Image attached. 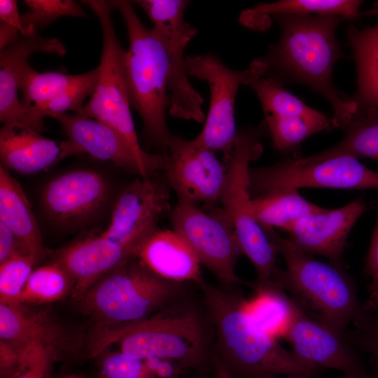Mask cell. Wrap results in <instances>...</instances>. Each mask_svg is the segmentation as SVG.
Instances as JSON below:
<instances>
[{
    "instance_id": "obj_1",
    "label": "cell",
    "mask_w": 378,
    "mask_h": 378,
    "mask_svg": "<svg viewBox=\"0 0 378 378\" xmlns=\"http://www.w3.org/2000/svg\"><path fill=\"white\" fill-rule=\"evenodd\" d=\"M279 41L262 57L267 64L263 76L300 83L318 93L331 105L334 127L346 129L358 112L354 99L343 97L333 84L332 74L342 52L335 32L342 19L330 15H278Z\"/></svg>"
},
{
    "instance_id": "obj_2",
    "label": "cell",
    "mask_w": 378,
    "mask_h": 378,
    "mask_svg": "<svg viewBox=\"0 0 378 378\" xmlns=\"http://www.w3.org/2000/svg\"><path fill=\"white\" fill-rule=\"evenodd\" d=\"M225 365L245 378H309L321 368L301 360L262 330L246 307V299L204 283L201 286Z\"/></svg>"
},
{
    "instance_id": "obj_3",
    "label": "cell",
    "mask_w": 378,
    "mask_h": 378,
    "mask_svg": "<svg viewBox=\"0 0 378 378\" xmlns=\"http://www.w3.org/2000/svg\"><path fill=\"white\" fill-rule=\"evenodd\" d=\"M265 232L286 265L271 279L307 315L344 335L367 310L354 280L342 267L314 259L274 229Z\"/></svg>"
},
{
    "instance_id": "obj_4",
    "label": "cell",
    "mask_w": 378,
    "mask_h": 378,
    "mask_svg": "<svg viewBox=\"0 0 378 378\" xmlns=\"http://www.w3.org/2000/svg\"><path fill=\"white\" fill-rule=\"evenodd\" d=\"M113 1L123 18L129 39L125 71L131 108L142 120L148 144L166 155L174 134L167 122L170 96L168 62L163 45L153 29L141 22L133 1Z\"/></svg>"
},
{
    "instance_id": "obj_5",
    "label": "cell",
    "mask_w": 378,
    "mask_h": 378,
    "mask_svg": "<svg viewBox=\"0 0 378 378\" xmlns=\"http://www.w3.org/2000/svg\"><path fill=\"white\" fill-rule=\"evenodd\" d=\"M99 19L102 32V51L97 67V78L88 102L76 113L99 120L115 130L136 155L144 177L164 170L166 158L152 154L141 146L131 113L125 71L126 52L120 43L112 21L113 1L85 0Z\"/></svg>"
},
{
    "instance_id": "obj_6",
    "label": "cell",
    "mask_w": 378,
    "mask_h": 378,
    "mask_svg": "<svg viewBox=\"0 0 378 378\" xmlns=\"http://www.w3.org/2000/svg\"><path fill=\"white\" fill-rule=\"evenodd\" d=\"M204 341L196 314L174 303L144 320L104 331L92 353L99 355L115 344L118 351L139 358H160L189 367L201 360Z\"/></svg>"
},
{
    "instance_id": "obj_7",
    "label": "cell",
    "mask_w": 378,
    "mask_h": 378,
    "mask_svg": "<svg viewBox=\"0 0 378 378\" xmlns=\"http://www.w3.org/2000/svg\"><path fill=\"white\" fill-rule=\"evenodd\" d=\"M180 284L160 277L134 258L99 279L83 296L82 304L103 323L127 326L175 303Z\"/></svg>"
},
{
    "instance_id": "obj_8",
    "label": "cell",
    "mask_w": 378,
    "mask_h": 378,
    "mask_svg": "<svg viewBox=\"0 0 378 378\" xmlns=\"http://www.w3.org/2000/svg\"><path fill=\"white\" fill-rule=\"evenodd\" d=\"M262 153L260 132L245 129L237 132L227 164L221 209L231 221L241 252L253 264L258 279L270 280L277 267L276 250L253 216L249 191L250 163Z\"/></svg>"
},
{
    "instance_id": "obj_9",
    "label": "cell",
    "mask_w": 378,
    "mask_h": 378,
    "mask_svg": "<svg viewBox=\"0 0 378 378\" xmlns=\"http://www.w3.org/2000/svg\"><path fill=\"white\" fill-rule=\"evenodd\" d=\"M186 69L189 77L208 84L210 94L204 127L194 140L215 153H223V161L227 163L238 132L234 116L238 90L241 85L263 76L267 64L261 57L254 59L247 69L237 70L226 66L218 55L209 52L186 56Z\"/></svg>"
},
{
    "instance_id": "obj_10",
    "label": "cell",
    "mask_w": 378,
    "mask_h": 378,
    "mask_svg": "<svg viewBox=\"0 0 378 378\" xmlns=\"http://www.w3.org/2000/svg\"><path fill=\"white\" fill-rule=\"evenodd\" d=\"M160 39L169 69V115L201 123L205 120L204 99L189 80L185 50L198 30L185 19L187 0H138Z\"/></svg>"
},
{
    "instance_id": "obj_11",
    "label": "cell",
    "mask_w": 378,
    "mask_h": 378,
    "mask_svg": "<svg viewBox=\"0 0 378 378\" xmlns=\"http://www.w3.org/2000/svg\"><path fill=\"white\" fill-rule=\"evenodd\" d=\"M302 188L378 189V172L348 155L316 161L286 159L271 166L250 168L251 197L276 190Z\"/></svg>"
},
{
    "instance_id": "obj_12",
    "label": "cell",
    "mask_w": 378,
    "mask_h": 378,
    "mask_svg": "<svg viewBox=\"0 0 378 378\" xmlns=\"http://www.w3.org/2000/svg\"><path fill=\"white\" fill-rule=\"evenodd\" d=\"M173 230L192 248L200 263L223 283H241L235 266L241 250L232 224L221 208L206 212L197 204L178 200L171 210Z\"/></svg>"
},
{
    "instance_id": "obj_13",
    "label": "cell",
    "mask_w": 378,
    "mask_h": 378,
    "mask_svg": "<svg viewBox=\"0 0 378 378\" xmlns=\"http://www.w3.org/2000/svg\"><path fill=\"white\" fill-rule=\"evenodd\" d=\"M167 181L178 199L198 204L220 202L227 164L194 139L173 136L166 155Z\"/></svg>"
},
{
    "instance_id": "obj_14",
    "label": "cell",
    "mask_w": 378,
    "mask_h": 378,
    "mask_svg": "<svg viewBox=\"0 0 378 378\" xmlns=\"http://www.w3.org/2000/svg\"><path fill=\"white\" fill-rule=\"evenodd\" d=\"M170 210L166 186L149 176L135 179L118 198L109 225L100 234L130 248L136 254L144 239Z\"/></svg>"
},
{
    "instance_id": "obj_15",
    "label": "cell",
    "mask_w": 378,
    "mask_h": 378,
    "mask_svg": "<svg viewBox=\"0 0 378 378\" xmlns=\"http://www.w3.org/2000/svg\"><path fill=\"white\" fill-rule=\"evenodd\" d=\"M304 362L342 372L344 377L369 378L357 349L346 337L307 315L298 305L284 337Z\"/></svg>"
},
{
    "instance_id": "obj_16",
    "label": "cell",
    "mask_w": 378,
    "mask_h": 378,
    "mask_svg": "<svg viewBox=\"0 0 378 378\" xmlns=\"http://www.w3.org/2000/svg\"><path fill=\"white\" fill-rule=\"evenodd\" d=\"M108 184L99 173L77 169L50 180L43 188L41 204L47 217L63 227L85 224L102 210Z\"/></svg>"
},
{
    "instance_id": "obj_17",
    "label": "cell",
    "mask_w": 378,
    "mask_h": 378,
    "mask_svg": "<svg viewBox=\"0 0 378 378\" xmlns=\"http://www.w3.org/2000/svg\"><path fill=\"white\" fill-rule=\"evenodd\" d=\"M365 209V203L357 199L342 207L302 217L282 231L303 252L324 256L342 267L348 235Z\"/></svg>"
},
{
    "instance_id": "obj_18",
    "label": "cell",
    "mask_w": 378,
    "mask_h": 378,
    "mask_svg": "<svg viewBox=\"0 0 378 378\" xmlns=\"http://www.w3.org/2000/svg\"><path fill=\"white\" fill-rule=\"evenodd\" d=\"M60 124L66 139L59 144L58 161L80 154H88L144 177L142 168L124 139L113 128L81 114L64 113L54 118Z\"/></svg>"
},
{
    "instance_id": "obj_19",
    "label": "cell",
    "mask_w": 378,
    "mask_h": 378,
    "mask_svg": "<svg viewBox=\"0 0 378 378\" xmlns=\"http://www.w3.org/2000/svg\"><path fill=\"white\" fill-rule=\"evenodd\" d=\"M62 56L66 48L57 38L41 36L36 31L21 35L14 43L0 50V121L20 124L34 130L33 122L18 97L19 78L29 57L36 52Z\"/></svg>"
},
{
    "instance_id": "obj_20",
    "label": "cell",
    "mask_w": 378,
    "mask_h": 378,
    "mask_svg": "<svg viewBox=\"0 0 378 378\" xmlns=\"http://www.w3.org/2000/svg\"><path fill=\"white\" fill-rule=\"evenodd\" d=\"M134 258L130 248L99 234L66 246L55 261L70 274L74 281L73 295L81 299L102 276Z\"/></svg>"
},
{
    "instance_id": "obj_21",
    "label": "cell",
    "mask_w": 378,
    "mask_h": 378,
    "mask_svg": "<svg viewBox=\"0 0 378 378\" xmlns=\"http://www.w3.org/2000/svg\"><path fill=\"white\" fill-rule=\"evenodd\" d=\"M136 258L169 281L204 284L200 261L183 237L174 230L156 227L140 244Z\"/></svg>"
},
{
    "instance_id": "obj_22",
    "label": "cell",
    "mask_w": 378,
    "mask_h": 378,
    "mask_svg": "<svg viewBox=\"0 0 378 378\" xmlns=\"http://www.w3.org/2000/svg\"><path fill=\"white\" fill-rule=\"evenodd\" d=\"M59 144L28 126L4 124L0 130L1 166L28 174L58 162Z\"/></svg>"
},
{
    "instance_id": "obj_23",
    "label": "cell",
    "mask_w": 378,
    "mask_h": 378,
    "mask_svg": "<svg viewBox=\"0 0 378 378\" xmlns=\"http://www.w3.org/2000/svg\"><path fill=\"white\" fill-rule=\"evenodd\" d=\"M0 221L16 236L22 251L37 261L44 253L31 206L21 185L0 166Z\"/></svg>"
},
{
    "instance_id": "obj_24",
    "label": "cell",
    "mask_w": 378,
    "mask_h": 378,
    "mask_svg": "<svg viewBox=\"0 0 378 378\" xmlns=\"http://www.w3.org/2000/svg\"><path fill=\"white\" fill-rule=\"evenodd\" d=\"M0 338L16 346L38 344L56 352L65 343L64 335L48 318L20 303H1Z\"/></svg>"
},
{
    "instance_id": "obj_25",
    "label": "cell",
    "mask_w": 378,
    "mask_h": 378,
    "mask_svg": "<svg viewBox=\"0 0 378 378\" xmlns=\"http://www.w3.org/2000/svg\"><path fill=\"white\" fill-rule=\"evenodd\" d=\"M378 14V2L370 10ZM357 70L358 108L378 110V22L364 29L351 26L347 29Z\"/></svg>"
},
{
    "instance_id": "obj_26",
    "label": "cell",
    "mask_w": 378,
    "mask_h": 378,
    "mask_svg": "<svg viewBox=\"0 0 378 378\" xmlns=\"http://www.w3.org/2000/svg\"><path fill=\"white\" fill-rule=\"evenodd\" d=\"M251 208L264 231L274 228L283 230L302 217L327 209L309 202L293 188L276 190L251 197Z\"/></svg>"
},
{
    "instance_id": "obj_27",
    "label": "cell",
    "mask_w": 378,
    "mask_h": 378,
    "mask_svg": "<svg viewBox=\"0 0 378 378\" xmlns=\"http://www.w3.org/2000/svg\"><path fill=\"white\" fill-rule=\"evenodd\" d=\"M255 295L246 307L255 323L275 339L283 338L298 307L272 279L254 285Z\"/></svg>"
},
{
    "instance_id": "obj_28",
    "label": "cell",
    "mask_w": 378,
    "mask_h": 378,
    "mask_svg": "<svg viewBox=\"0 0 378 378\" xmlns=\"http://www.w3.org/2000/svg\"><path fill=\"white\" fill-rule=\"evenodd\" d=\"M246 85L257 95L265 115V123L297 118L321 119L326 116L306 105L286 90L281 81L274 78L261 76Z\"/></svg>"
},
{
    "instance_id": "obj_29",
    "label": "cell",
    "mask_w": 378,
    "mask_h": 378,
    "mask_svg": "<svg viewBox=\"0 0 378 378\" xmlns=\"http://www.w3.org/2000/svg\"><path fill=\"white\" fill-rule=\"evenodd\" d=\"M80 74L69 75L61 72L38 73L28 63L19 78V90L22 92L21 103L29 113L34 130L41 133L46 130L43 121L35 114L36 109L74 85Z\"/></svg>"
},
{
    "instance_id": "obj_30",
    "label": "cell",
    "mask_w": 378,
    "mask_h": 378,
    "mask_svg": "<svg viewBox=\"0 0 378 378\" xmlns=\"http://www.w3.org/2000/svg\"><path fill=\"white\" fill-rule=\"evenodd\" d=\"M362 1L357 0H281L260 3L245 15L246 24L268 15H330L342 20H356L361 15Z\"/></svg>"
},
{
    "instance_id": "obj_31",
    "label": "cell",
    "mask_w": 378,
    "mask_h": 378,
    "mask_svg": "<svg viewBox=\"0 0 378 378\" xmlns=\"http://www.w3.org/2000/svg\"><path fill=\"white\" fill-rule=\"evenodd\" d=\"M340 155L378 160V110L367 109L364 113L358 112L345 130L341 141L306 158L316 161Z\"/></svg>"
},
{
    "instance_id": "obj_32",
    "label": "cell",
    "mask_w": 378,
    "mask_h": 378,
    "mask_svg": "<svg viewBox=\"0 0 378 378\" xmlns=\"http://www.w3.org/2000/svg\"><path fill=\"white\" fill-rule=\"evenodd\" d=\"M182 366L160 358H139L120 351L106 354L101 378H178Z\"/></svg>"
},
{
    "instance_id": "obj_33",
    "label": "cell",
    "mask_w": 378,
    "mask_h": 378,
    "mask_svg": "<svg viewBox=\"0 0 378 378\" xmlns=\"http://www.w3.org/2000/svg\"><path fill=\"white\" fill-rule=\"evenodd\" d=\"M74 281L57 262L40 267L31 272L15 303H48L59 300L73 291Z\"/></svg>"
},
{
    "instance_id": "obj_34",
    "label": "cell",
    "mask_w": 378,
    "mask_h": 378,
    "mask_svg": "<svg viewBox=\"0 0 378 378\" xmlns=\"http://www.w3.org/2000/svg\"><path fill=\"white\" fill-rule=\"evenodd\" d=\"M23 3L27 10L21 15V23L29 34L48 27L61 17L88 18L80 5L72 0H25Z\"/></svg>"
},
{
    "instance_id": "obj_35",
    "label": "cell",
    "mask_w": 378,
    "mask_h": 378,
    "mask_svg": "<svg viewBox=\"0 0 378 378\" xmlns=\"http://www.w3.org/2000/svg\"><path fill=\"white\" fill-rule=\"evenodd\" d=\"M97 78V68L80 74V79L74 85L36 110L37 118L43 122L46 116L54 118L70 111L78 112L84 105L87 97L92 94Z\"/></svg>"
},
{
    "instance_id": "obj_36",
    "label": "cell",
    "mask_w": 378,
    "mask_h": 378,
    "mask_svg": "<svg viewBox=\"0 0 378 378\" xmlns=\"http://www.w3.org/2000/svg\"><path fill=\"white\" fill-rule=\"evenodd\" d=\"M36 262L33 257L18 253L0 263L1 303L16 302Z\"/></svg>"
},
{
    "instance_id": "obj_37",
    "label": "cell",
    "mask_w": 378,
    "mask_h": 378,
    "mask_svg": "<svg viewBox=\"0 0 378 378\" xmlns=\"http://www.w3.org/2000/svg\"><path fill=\"white\" fill-rule=\"evenodd\" d=\"M19 347L18 364L4 378H48L56 351L38 344Z\"/></svg>"
},
{
    "instance_id": "obj_38",
    "label": "cell",
    "mask_w": 378,
    "mask_h": 378,
    "mask_svg": "<svg viewBox=\"0 0 378 378\" xmlns=\"http://www.w3.org/2000/svg\"><path fill=\"white\" fill-rule=\"evenodd\" d=\"M353 330L345 332L346 337L356 349L368 354L378 363V314L376 310L366 312L353 323Z\"/></svg>"
},
{
    "instance_id": "obj_39",
    "label": "cell",
    "mask_w": 378,
    "mask_h": 378,
    "mask_svg": "<svg viewBox=\"0 0 378 378\" xmlns=\"http://www.w3.org/2000/svg\"><path fill=\"white\" fill-rule=\"evenodd\" d=\"M365 272L370 278L365 307L367 309L376 310L378 307V217L365 260Z\"/></svg>"
},
{
    "instance_id": "obj_40",
    "label": "cell",
    "mask_w": 378,
    "mask_h": 378,
    "mask_svg": "<svg viewBox=\"0 0 378 378\" xmlns=\"http://www.w3.org/2000/svg\"><path fill=\"white\" fill-rule=\"evenodd\" d=\"M23 253L15 234L0 221V263L16 253Z\"/></svg>"
},
{
    "instance_id": "obj_41",
    "label": "cell",
    "mask_w": 378,
    "mask_h": 378,
    "mask_svg": "<svg viewBox=\"0 0 378 378\" xmlns=\"http://www.w3.org/2000/svg\"><path fill=\"white\" fill-rule=\"evenodd\" d=\"M20 16L21 15H20L18 10L17 1H0V19L1 23H6L15 27L22 36L31 34L23 27Z\"/></svg>"
},
{
    "instance_id": "obj_42",
    "label": "cell",
    "mask_w": 378,
    "mask_h": 378,
    "mask_svg": "<svg viewBox=\"0 0 378 378\" xmlns=\"http://www.w3.org/2000/svg\"><path fill=\"white\" fill-rule=\"evenodd\" d=\"M21 36L19 30L6 23L0 25V50L9 46Z\"/></svg>"
},
{
    "instance_id": "obj_43",
    "label": "cell",
    "mask_w": 378,
    "mask_h": 378,
    "mask_svg": "<svg viewBox=\"0 0 378 378\" xmlns=\"http://www.w3.org/2000/svg\"><path fill=\"white\" fill-rule=\"evenodd\" d=\"M215 378H233L228 368L218 359L214 360Z\"/></svg>"
},
{
    "instance_id": "obj_44",
    "label": "cell",
    "mask_w": 378,
    "mask_h": 378,
    "mask_svg": "<svg viewBox=\"0 0 378 378\" xmlns=\"http://www.w3.org/2000/svg\"><path fill=\"white\" fill-rule=\"evenodd\" d=\"M370 363L369 378H378V363L370 359Z\"/></svg>"
},
{
    "instance_id": "obj_45",
    "label": "cell",
    "mask_w": 378,
    "mask_h": 378,
    "mask_svg": "<svg viewBox=\"0 0 378 378\" xmlns=\"http://www.w3.org/2000/svg\"><path fill=\"white\" fill-rule=\"evenodd\" d=\"M59 378H83V377L78 374H66L64 376L60 377Z\"/></svg>"
},
{
    "instance_id": "obj_46",
    "label": "cell",
    "mask_w": 378,
    "mask_h": 378,
    "mask_svg": "<svg viewBox=\"0 0 378 378\" xmlns=\"http://www.w3.org/2000/svg\"><path fill=\"white\" fill-rule=\"evenodd\" d=\"M267 378H279L278 377H267ZM287 378H295V377H287ZM344 378H347V377H344Z\"/></svg>"
}]
</instances>
